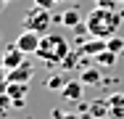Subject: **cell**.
Instances as JSON below:
<instances>
[{
	"mask_svg": "<svg viewBox=\"0 0 124 119\" xmlns=\"http://www.w3.org/2000/svg\"><path fill=\"white\" fill-rule=\"evenodd\" d=\"M119 24H122V16H119L114 8H100V5H95V8L87 13V19H85V29H87V34H93V37L108 40V37L116 34Z\"/></svg>",
	"mask_w": 124,
	"mask_h": 119,
	"instance_id": "6da1fadb",
	"label": "cell"
},
{
	"mask_svg": "<svg viewBox=\"0 0 124 119\" xmlns=\"http://www.w3.org/2000/svg\"><path fill=\"white\" fill-rule=\"evenodd\" d=\"M69 40L66 37H61V34H42V40H40V48H37V58L40 61H45L48 66H61V61L69 56Z\"/></svg>",
	"mask_w": 124,
	"mask_h": 119,
	"instance_id": "7a4b0ae2",
	"label": "cell"
},
{
	"mask_svg": "<svg viewBox=\"0 0 124 119\" xmlns=\"http://www.w3.org/2000/svg\"><path fill=\"white\" fill-rule=\"evenodd\" d=\"M55 21L50 16V8H42V5H32L24 13V29H32V32H40V34H48L50 24Z\"/></svg>",
	"mask_w": 124,
	"mask_h": 119,
	"instance_id": "3957f363",
	"label": "cell"
},
{
	"mask_svg": "<svg viewBox=\"0 0 124 119\" xmlns=\"http://www.w3.org/2000/svg\"><path fill=\"white\" fill-rule=\"evenodd\" d=\"M40 32H32V29H24L13 42H16V48H21L24 53H37V48H40Z\"/></svg>",
	"mask_w": 124,
	"mask_h": 119,
	"instance_id": "277c9868",
	"label": "cell"
},
{
	"mask_svg": "<svg viewBox=\"0 0 124 119\" xmlns=\"http://www.w3.org/2000/svg\"><path fill=\"white\" fill-rule=\"evenodd\" d=\"M26 85H29V82H5V93L13 101V106H24L26 103V93H29Z\"/></svg>",
	"mask_w": 124,
	"mask_h": 119,
	"instance_id": "5b68a950",
	"label": "cell"
},
{
	"mask_svg": "<svg viewBox=\"0 0 124 119\" xmlns=\"http://www.w3.org/2000/svg\"><path fill=\"white\" fill-rule=\"evenodd\" d=\"M32 77H34V66L29 61L19 64L16 69H11V71H5V82H29Z\"/></svg>",
	"mask_w": 124,
	"mask_h": 119,
	"instance_id": "8992f818",
	"label": "cell"
},
{
	"mask_svg": "<svg viewBox=\"0 0 124 119\" xmlns=\"http://www.w3.org/2000/svg\"><path fill=\"white\" fill-rule=\"evenodd\" d=\"M24 50L21 48H16V42H11V45L5 48V53H3V64H5V71H11V69H16L19 64H24Z\"/></svg>",
	"mask_w": 124,
	"mask_h": 119,
	"instance_id": "52a82bcc",
	"label": "cell"
},
{
	"mask_svg": "<svg viewBox=\"0 0 124 119\" xmlns=\"http://www.w3.org/2000/svg\"><path fill=\"white\" fill-rule=\"evenodd\" d=\"M85 82L82 79H69L66 85H63V90H61V95H63V101H71V103H77V101H82V95H85Z\"/></svg>",
	"mask_w": 124,
	"mask_h": 119,
	"instance_id": "ba28073f",
	"label": "cell"
},
{
	"mask_svg": "<svg viewBox=\"0 0 124 119\" xmlns=\"http://www.w3.org/2000/svg\"><path fill=\"white\" fill-rule=\"evenodd\" d=\"M106 48H108V42H106L103 37H93V34H90V40L79 45V53H82V56H93V58H95L100 50H106Z\"/></svg>",
	"mask_w": 124,
	"mask_h": 119,
	"instance_id": "9c48e42d",
	"label": "cell"
},
{
	"mask_svg": "<svg viewBox=\"0 0 124 119\" xmlns=\"http://www.w3.org/2000/svg\"><path fill=\"white\" fill-rule=\"evenodd\" d=\"M108 119H124V93L108 95Z\"/></svg>",
	"mask_w": 124,
	"mask_h": 119,
	"instance_id": "30bf717a",
	"label": "cell"
},
{
	"mask_svg": "<svg viewBox=\"0 0 124 119\" xmlns=\"http://www.w3.org/2000/svg\"><path fill=\"white\" fill-rule=\"evenodd\" d=\"M61 24H63V26H69V29H77V26L82 24V13L77 11L74 5H69V8L61 13Z\"/></svg>",
	"mask_w": 124,
	"mask_h": 119,
	"instance_id": "8fae6325",
	"label": "cell"
},
{
	"mask_svg": "<svg viewBox=\"0 0 124 119\" xmlns=\"http://www.w3.org/2000/svg\"><path fill=\"white\" fill-rule=\"evenodd\" d=\"M87 109H90V114H87L90 119H100V117L108 119V98H106V101H103V98H100V101H93Z\"/></svg>",
	"mask_w": 124,
	"mask_h": 119,
	"instance_id": "7c38bea8",
	"label": "cell"
},
{
	"mask_svg": "<svg viewBox=\"0 0 124 119\" xmlns=\"http://www.w3.org/2000/svg\"><path fill=\"white\" fill-rule=\"evenodd\" d=\"M116 56H119V53H114V50L106 48V50H100L98 56H95V64H98L100 69H111V66L116 64Z\"/></svg>",
	"mask_w": 124,
	"mask_h": 119,
	"instance_id": "4fadbf2b",
	"label": "cell"
},
{
	"mask_svg": "<svg viewBox=\"0 0 124 119\" xmlns=\"http://www.w3.org/2000/svg\"><path fill=\"white\" fill-rule=\"evenodd\" d=\"M79 58H82V53H79V48L77 50H69V56L61 61V69L63 71H69V69H77L79 66Z\"/></svg>",
	"mask_w": 124,
	"mask_h": 119,
	"instance_id": "5bb4252c",
	"label": "cell"
},
{
	"mask_svg": "<svg viewBox=\"0 0 124 119\" xmlns=\"http://www.w3.org/2000/svg\"><path fill=\"white\" fill-rule=\"evenodd\" d=\"M63 85H66V79H63L61 74H53V77H48V82H45V87L53 90V93H61V90H63Z\"/></svg>",
	"mask_w": 124,
	"mask_h": 119,
	"instance_id": "9a60e30c",
	"label": "cell"
},
{
	"mask_svg": "<svg viewBox=\"0 0 124 119\" xmlns=\"http://www.w3.org/2000/svg\"><path fill=\"white\" fill-rule=\"evenodd\" d=\"M82 82L85 85H98L100 82V69H82Z\"/></svg>",
	"mask_w": 124,
	"mask_h": 119,
	"instance_id": "2e32d148",
	"label": "cell"
},
{
	"mask_svg": "<svg viewBox=\"0 0 124 119\" xmlns=\"http://www.w3.org/2000/svg\"><path fill=\"white\" fill-rule=\"evenodd\" d=\"M50 119H82L77 111H63V109H53L50 111Z\"/></svg>",
	"mask_w": 124,
	"mask_h": 119,
	"instance_id": "e0dca14e",
	"label": "cell"
},
{
	"mask_svg": "<svg viewBox=\"0 0 124 119\" xmlns=\"http://www.w3.org/2000/svg\"><path fill=\"white\" fill-rule=\"evenodd\" d=\"M106 42H108V50H114V53H122V50H124V40H122V37H116V34L108 37Z\"/></svg>",
	"mask_w": 124,
	"mask_h": 119,
	"instance_id": "ac0fdd59",
	"label": "cell"
},
{
	"mask_svg": "<svg viewBox=\"0 0 124 119\" xmlns=\"http://www.w3.org/2000/svg\"><path fill=\"white\" fill-rule=\"evenodd\" d=\"M63 0H34V5H42V8H53V5H61Z\"/></svg>",
	"mask_w": 124,
	"mask_h": 119,
	"instance_id": "d6986e66",
	"label": "cell"
},
{
	"mask_svg": "<svg viewBox=\"0 0 124 119\" xmlns=\"http://www.w3.org/2000/svg\"><path fill=\"white\" fill-rule=\"evenodd\" d=\"M114 3H119V0H95V5H100V8H116Z\"/></svg>",
	"mask_w": 124,
	"mask_h": 119,
	"instance_id": "ffe728a7",
	"label": "cell"
},
{
	"mask_svg": "<svg viewBox=\"0 0 124 119\" xmlns=\"http://www.w3.org/2000/svg\"><path fill=\"white\" fill-rule=\"evenodd\" d=\"M5 79V64H3V53H0V82Z\"/></svg>",
	"mask_w": 124,
	"mask_h": 119,
	"instance_id": "44dd1931",
	"label": "cell"
},
{
	"mask_svg": "<svg viewBox=\"0 0 124 119\" xmlns=\"http://www.w3.org/2000/svg\"><path fill=\"white\" fill-rule=\"evenodd\" d=\"M8 3H11V0H0V8H5V5H8Z\"/></svg>",
	"mask_w": 124,
	"mask_h": 119,
	"instance_id": "7402d4cb",
	"label": "cell"
},
{
	"mask_svg": "<svg viewBox=\"0 0 124 119\" xmlns=\"http://www.w3.org/2000/svg\"><path fill=\"white\" fill-rule=\"evenodd\" d=\"M119 3H122V5H124V0H119Z\"/></svg>",
	"mask_w": 124,
	"mask_h": 119,
	"instance_id": "603a6c76",
	"label": "cell"
}]
</instances>
